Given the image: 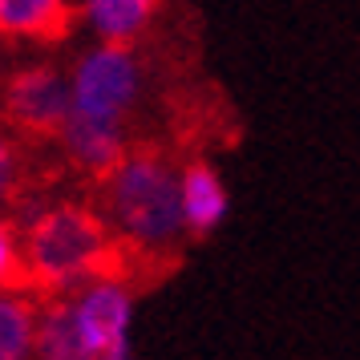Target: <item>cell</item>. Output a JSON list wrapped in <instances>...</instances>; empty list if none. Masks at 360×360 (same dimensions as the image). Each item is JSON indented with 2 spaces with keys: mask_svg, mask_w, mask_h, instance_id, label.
<instances>
[{
  "mask_svg": "<svg viewBox=\"0 0 360 360\" xmlns=\"http://www.w3.org/2000/svg\"><path fill=\"white\" fill-rule=\"evenodd\" d=\"M110 271H122V251L98 207H45L20 235V288H29L37 300L69 295Z\"/></svg>",
  "mask_w": 360,
  "mask_h": 360,
  "instance_id": "cell-2",
  "label": "cell"
},
{
  "mask_svg": "<svg viewBox=\"0 0 360 360\" xmlns=\"http://www.w3.org/2000/svg\"><path fill=\"white\" fill-rule=\"evenodd\" d=\"M130 328L134 283L122 267L69 295L41 300L33 360H130Z\"/></svg>",
  "mask_w": 360,
  "mask_h": 360,
  "instance_id": "cell-3",
  "label": "cell"
},
{
  "mask_svg": "<svg viewBox=\"0 0 360 360\" xmlns=\"http://www.w3.org/2000/svg\"><path fill=\"white\" fill-rule=\"evenodd\" d=\"M73 25V8L61 0H0V37L53 41Z\"/></svg>",
  "mask_w": 360,
  "mask_h": 360,
  "instance_id": "cell-9",
  "label": "cell"
},
{
  "mask_svg": "<svg viewBox=\"0 0 360 360\" xmlns=\"http://www.w3.org/2000/svg\"><path fill=\"white\" fill-rule=\"evenodd\" d=\"M41 300L29 288L0 292V360H33Z\"/></svg>",
  "mask_w": 360,
  "mask_h": 360,
  "instance_id": "cell-10",
  "label": "cell"
},
{
  "mask_svg": "<svg viewBox=\"0 0 360 360\" xmlns=\"http://www.w3.org/2000/svg\"><path fill=\"white\" fill-rule=\"evenodd\" d=\"M8 288H20V239L0 219V292H8Z\"/></svg>",
  "mask_w": 360,
  "mask_h": 360,
  "instance_id": "cell-11",
  "label": "cell"
},
{
  "mask_svg": "<svg viewBox=\"0 0 360 360\" xmlns=\"http://www.w3.org/2000/svg\"><path fill=\"white\" fill-rule=\"evenodd\" d=\"M17 182H20V158H17V146L13 138L0 130V207L17 195Z\"/></svg>",
  "mask_w": 360,
  "mask_h": 360,
  "instance_id": "cell-12",
  "label": "cell"
},
{
  "mask_svg": "<svg viewBox=\"0 0 360 360\" xmlns=\"http://www.w3.org/2000/svg\"><path fill=\"white\" fill-rule=\"evenodd\" d=\"M142 98V57L122 45H94L77 57L69 73V114L105 122V126H126L134 105Z\"/></svg>",
  "mask_w": 360,
  "mask_h": 360,
  "instance_id": "cell-4",
  "label": "cell"
},
{
  "mask_svg": "<svg viewBox=\"0 0 360 360\" xmlns=\"http://www.w3.org/2000/svg\"><path fill=\"white\" fill-rule=\"evenodd\" d=\"M98 214L110 227L122 259L162 263L182 243V202L179 166L158 150H130L110 179H101Z\"/></svg>",
  "mask_w": 360,
  "mask_h": 360,
  "instance_id": "cell-1",
  "label": "cell"
},
{
  "mask_svg": "<svg viewBox=\"0 0 360 360\" xmlns=\"http://www.w3.org/2000/svg\"><path fill=\"white\" fill-rule=\"evenodd\" d=\"M179 202H182V227L186 235H211L223 219H227V207H231V195L219 170L211 162H195L179 166Z\"/></svg>",
  "mask_w": 360,
  "mask_h": 360,
  "instance_id": "cell-7",
  "label": "cell"
},
{
  "mask_svg": "<svg viewBox=\"0 0 360 360\" xmlns=\"http://www.w3.org/2000/svg\"><path fill=\"white\" fill-rule=\"evenodd\" d=\"M0 110L4 122L33 138L61 134L69 122V77L57 65H25L0 85Z\"/></svg>",
  "mask_w": 360,
  "mask_h": 360,
  "instance_id": "cell-5",
  "label": "cell"
},
{
  "mask_svg": "<svg viewBox=\"0 0 360 360\" xmlns=\"http://www.w3.org/2000/svg\"><path fill=\"white\" fill-rule=\"evenodd\" d=\"M61 150L73 170H82L89 179H110L117 166L126 162L130 154V138L126 126H105V122H89V117H73L61 126Z\"/></svg>",
  "mask_w": 360,
  "mask_h": 360,
  "instance_id": "cell-6",
  "label": "cell"
},
{
  "mask_svg": "<svg viewBox=\"0 0 360 360\" xmlns=\"http://www.w3.org/2000/svg\"><path fill=\"white\" fill-rule=\"evenodd\" d=\"M154 13L158 8L150 0H85L82 4V20L98 37V45H122V49H130L146 33Z\"/></svg>",
  "mask_w": 360,
  "mask_h": 360,
  "instance_id": "cell-8",
  "label": "cell"
}]
</instances>
